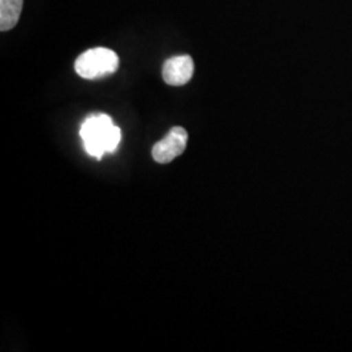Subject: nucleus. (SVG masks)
<instances>
[{"instance_id": "423d86ee", "label": "nucleus", "mask_w": 352, "mask_h": 352, "mask_svg": "<svg viewBox=\"0 0 352 352\" xmlns=\"http://www.w3.org/2000/svg\"><path fill=\"white\" fill-rule=\"evenodd\" d=\"M122 140V131L119 126H113L106 136V151L113 153Z\"/></svg>"}, {"instance_id": "f03ea898", "label": "nucleus", "mask_w": 352, "mask_h": 352, "mask_svg": "<svg viewBox=\"0 0 352 352\" xmlns=\"http://www.w3.org/2000/svg\"><path fill=\"white\" fill-rule=\"evenodd\" d=\"M113 126V119L106 113H94L87 118L80 129L88 154L102 158L106 151V136Z\"/></svg>"}, {"instance_id": "20e7f679", "label": "nucleus", "mask_w": 352, "mask_h": 352, "mask_svg": "<svg viewBox=\"0 0 352 352\" xmlns=\"http://www.w3.org/2000/svg\"><path fill=\"white\" fill-rule=\"evenodd\" d=\"M195 72V63L189 55H177L166 60L164 65V80L173 87L186 85Z\"/></svg>"}, {"instance_id": "39448f33", "label": "nucleus", "mask_w": 352, "mask_h": 352, "mask_svg": "<svg viewBox=\"0 0 352 352\" xmlns=\"http://www.w3.org/2000/svg\"><path fill=\"white\" fill-rule=\"evenodd\" d=\"M24 0H0V30L8 32L17 25Z\"/></svg>"}, {"instance_id": "f257e3e1", "label": "nucleus", "mask_w": 352, "mask_h": 352, "mask_svg": "<svg viewBox=\"0 0 352 352\" xmlns=\"http://www.w3.org/2000/svg\"><path fill=\"white\" fill-rule=\"evenodd\" d=\"M119 68V58L116 52L106 47H96L82 52L76 59L77 75L87 80H97L113 75Z\"/></svg>"}, {"instance_id": "7ed1b4c3", "label": "nucleus", "mask_w": 352, "mask_h": 352, "mask_svg": "<svg viewBox=\"0 0 352 352\" xmlns=\"http://www.w3.org/2000/svg\"><path fill=\"white\" fill-rule=\"evenodd\" d=\"M188 142V133L183 126H174L168 131L164 139L153 146V158L158 164H170L176 157L182 155Z\"/></svg>"}]
</instances>
